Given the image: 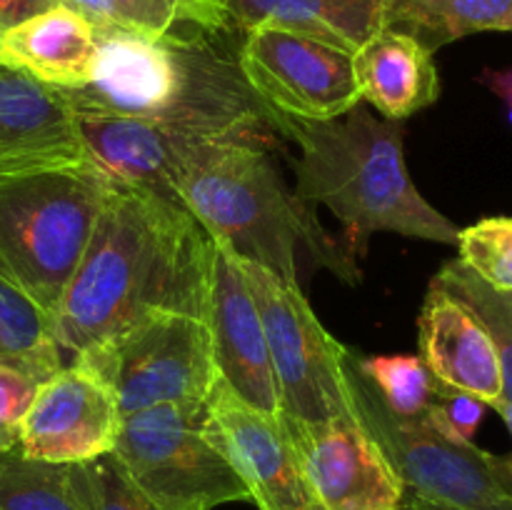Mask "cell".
Listing matches in <instances>:
<instances>
[{
    "label": "cell",
    "mask_w": 512,
    "mask_h": 510,
    "mask_svg": "<svg viewBox=\"0 0 512 510\" xmlns=\"http://www.w3.org/2000/svg\"><path fill=\"white\" fill-rule=\"evenodd\" d=\"M203 320L208 325L220 383L228 385L250 408L278 418V385L270 365L260 310L250 293L238 255L228 245L215 240Z\"/></svg>",
    "instance_id": "cell-14"
},
{
    "label": "cell",
    "mask_w": 512,
    "mask_h": 510,
    "mask_svg": "<svg viewBox=\"0 0 512 510\" xmlns=\"http://www.w3.org/2000/svg\"><path fill=\"white\" fill-rule=\"evenodd\" d=\"M460 260L498 290H512V218H483L460 230Z\"/></svg>",
    "instance_id": "cell-28"
},
{
    "label": "cell",
    "mask_w": 512,
    "mask_h": 510,
    "mask_svg": "<svg viewBox=\"0 0 512 510\" xmlns=\"http://www.w3.org/2000/svg\"><path fill=\"white\" fill-rule=\"evenodd\" d=\"M73 363L113 390L123 415L155 405H205L218 383L208 325L185 313L148 315Z\"/></svg>",
    "instance_id": "cell-9"
},
{
    "label": "cell",
    "mask_w": 512,
    "mask_h": 510,
    "mask_svg": "<svg viewBox=\"0 0 512 510\" xmlns=\"http://www.w3.org/2000/svg\"><path fill=\"white\" fill-rule=\"evenodd\" d=\"M0 33H3V30H0Z\"/></svg>",
    "instance_id": "cell-34"
},
{
    "label": "cell",
    "mask_w": 512,
    "mask_h": 510,
    "mask_svg": "<svg viewBox=\"0 0 512 510\" xmlns=\"http://www.w3.org/2000/svg\"><path fill=\"white\" fill-rule=\"evenodd\" d=\"M433 285L458 298L480 320L493 343L503 375L500 403H512V290L493 288L460 258L445 263L433 278Z\"/></svg>",
    "instance_id": "cell-24"
},
{
    "label": "cell",
    "mask_w": 512,
    "mask_h": 510,
    "mask_svg": "<svg viewBox=\"0 0 512 510\" xmlns=\"http://www.w3.org/2000/svg\"><path fill=\"white\" fill-rule=\"evenodd\" d=\"M78 10L95 28H118L163 38L180 30H225L228 13L220 0H58Z\"/></svg>",
    "instance_id": "cell-22"
},
{
    "label": "cell",
    "mask_w": 512,
    "mask_h": 510,
    "mask_svg": "<svg viewBox=\"0 0 512 510\" xmlns=\"http://www.w3.org/2000/svg\"><path fill=\"white\" fill-rule=\"evenodd\" d=\"M280 423L325 510H400V478L355 410L325 423Z\"/></svg>",
    "instance_id": "cell-13"
},
{
    "label": "cell",
    "mask_w": 512,
    "mask_h": 510,
    "mask_svg": "<svg viewBox=\"0 0 512 510\" xmlns=\"http://www.w3.org/2000/svg\"><path fill=\"white\" fill-rule=\"evenodd\" d=\"M420 358L438 383L475 395L495 408L503 398L498 355L480 320L430 283L418 318Z\"/></svg>",
    "instance_id": "cell-17"
},
{
    "label": "cell",
    "mask_w": 512,
    "mask_h": 510,
    "mask_svg": "<svg viewBox=\"0 0 512 510\" xmlns=\"http://www.w3.org/2000/svg\"><path fill=\"white\" fill-rule=\"evenodd\" d=\"M213 240L173 200L115 185L50 315L60 353L105 343L153 313L203 318Z\"/></svg>",
    "instance_id": "cell-1"
},
{
    "label": "cell",
    "mask_w": 512,
    "mask_h": 510,
    "mask_svg": "<svg viewBox=\"0 0 512 510\" xmlns=\"http://www.w3.org/2000/svg\"><path fill=\"white\" fill-rule=\"evenodd\" d=\"M485 403L475 395L463 390L448 388V385H435V398L423 418L433 425L445 438L460 440V443H473V435L478 425L483 423Z\"/></svg>",
    "instance_id": "cell-29"
},
{
    "label": "cell",
    "mask_w": 512,
    "mask_h": 510,
    "mask_svg": "<svg viewBox=\"0 0 512 510\" xmlns=\"http://www.w3.org/2000/svg\"><path fill=\"white\" fill-rule=\"evenodd\" d=\"M220 3H223V0H220Z\"/></svg>",
    "instance_id": "cell-35"
},
{
    "label": "cell",
    "mask_w": 512,
    "mask_h": 510,
    "mask_svg": "<svg viewBox=\"0 0 512 510\" xmlns=\"http://www.w3.org/2000/svg\"><path fill=\"white\" fill-rule=\"evenodd\" d=\"M238 260L263 320L280 398L278 418L325 423L353 413L345 375L348 350L325 330L300 285L253 260Z\"/></svg>",
    "instance_id": "cell-8"
},
{
    "label": "cell",
    "mask_w": 512,
    "mask_h": 510,
    "mask_svg": "<svg viewBox=\"0 0 512 510\" xmlns=\"http://www.w3.org/2000/svg\"><path fill=\"white\" fill-rule=\"evenodd\" d=\"M95 28V25H93ZM98 63L83 88L60 90L75 115H115L168 125L195 143L250 140L275 148L270 108L253 93L238 63L243 35L180 30L150 38L95 28Z\"/></svg>",
    "instance_id": "cell-2"
},
{
    "label": "cell",
    "mask_w": 512,
    "mask_h": 510,
    "mask_svg": "<svg viewBox=\"0 0 512 510\" xmlns=\"http://www.w3.org/2000/svg\"><path fill=\"white\" fill-rule=\"evenodd\" d=\"M0 510H85L70 465L28 458L20 448L0 453Z\"/></svg>",
    "instance_id": "cell-25"
},
{
    "label": "cell",
    "mask_w": 512,
    "mask_h": 510,
    "mask_svg": "<svg viewBox=\"0 0 512 510\" xmlns=\"http://www.w3.org/2000/svg\"><path fill=\"white\" fill-rule=\"evenodd\" d=\"M483 80L485 85H488L490 90H493L495 95H498L500 100H503L505 105H508V118L512 123V68L508 70H485L483 73Z\"/></svg>",
    "instance_id": "cell-32"
},
{
    "label": "cell",
    "mask_w": 512,
    "mask_h": 510,
    "mask_svg": "<svg viewBox=\"0 0 512 510\" xmlns=\"http://www.w3.org/2000/svg\"><path fill=\"white\" fill-rule=\"evenodd\" d=\"M495 410H498L500 418L505 420V425H508V430L512 435V403H498V405H495Z\"/></svg>",
    "instance_id": "cell-33"
},
{
    "label": "cell",
    "mask_w": 512,
    "mask_h": 510,
    "mask_svg": "<svg viewBox=\"0 0 512 510\" xmlns=\"http://www.w3.org/2000/svg\"><path fill=\"white\" fill-rule=\"evenodd\" d=\"M203 425L258 510H325L280 418L250 408L218 380L205 403Z\"/></svg>",
    "instance_id": "cell-11"
},
{
    "label": "cell",
    "mask_w": 512,
    "mask_h": 510,
    "mask_svg": "<svg viewBox=\"0 0 512 510\" xmlns=\"http://www.w3.org/2000/svg\"><path fill=\"white\" fill-rule=\"evenodd\" d=\"M115 185L93 163L0 185V278L53 315Z\"/></svg>",
    "instance_id": "cell-5"
},
{
    "label": "cell",
    "mask_w": 512,
    "mask_h": 510,
    "mask_svg": "<svg viewBox=\"0 0 512 510\" xmlns=\"http://www.w3.org/2000/svg\"><path fill=\"white\" fill-rule=\"evenodd\" d=\"M70 475L85 510H163L128 478L113 453L70 465Z\"/></svg>",
    "instance_id": "cell-27"
},
{
    "label": "cell",
    "mask_w": 512,
    "mask_h": 510,
    "mask_svg": "<svg viewBox=\"0 0 512 510\" xmlns=\"http://www.w3.org/2000/svg\"><path fill=\"white\" fill-rule=\"evenodd\" d=\"M98 63L93 23L68 5H53L0 33V65L58 90L83 88Z\"/></svg>",
    "instance_id": "cell-18"
},
{
    "label": "cell",
    "mask_w": 512,
    "mask_h": 510,
    "mask_svg": "<svg viewBox=\"0 0 512 510\" xmlns=\"http://www.w3.org/2000/svg\"><path fill=\"white\" fill-rule=\"evenodd\" d=\"M270 150L250 140L195 145L175 183L180 205L215 243L288 283H298L300 250L345 283H360L353 255L330 238L313 205L288 188Z\"/></svg>",
    "instance_id": "cell-4"
},
{
    "label": "cell",
    "mask_w": 512,
    "mask_h": 510,
    "mask_svg": "<svg viewBox=\"0 0 512 510\" xmlns=\"http://www.w3.org/2000/svg\"><path fill=\"white\" fill-rule=\"evenodd\" d=\"M0 363L23 370L38 383L63 368L50 318L5 278H0Z\"/></svg>",
    "instance_id": "cell-23"
},
{
    "label": "cell",
    "mask_w": 512,
    "mask_h": 510,
    "mask_svg": "<svg viewBox=\"0 0 512 510\" xmlns=\"http://www.w3.org/2000/svg\"><path fill=\"white\" fill-rule=\"evenodd\" d=\"M270 125L298 145L295 195L323 205L345 230L353 258L365 255L370 235L458 245L460 228L420 195L405 168L400 120L375 118L363 105L335 120H298L270 108Z\"/></svg>",
    "instance_id": "cell-3"
},
{
    "label": "cell",
    "mask_w": 512,
    "mask_h": 510,
    "mask_svg": "<svg viewBox=\"0 0 512 510\" xmlns=\"http://www.w3.org/2000/svg\"><path fill=\"white\" fill-rule=\"evenodd\" d=\"M238 63L268 108L298 120H335L360 105L353 55L308 35L258 25L243 33Z\"/></svg>",
    "instance_id": "cell-10"
},
{
    "label": "cell",
    "mask_w": 512,
    "mask_h": 510,
    "mask_svg": "<svg viewBox=\"0 0 512 510\" xmlns=\"http://www.w3.org/2000/svg\"><path fill=\"white\" fill-rule=\"evenodd\" d=\"M78 128L88 160L108 175L110 183L180 205L175 190L178 173L200 143L153 120L115 115H78Z\"/></svg>",
    "instance_id": "cell-16"
},
{
    "label": "cell",
    "mask_w": 512,
    "mask_h": 510,
    "mask_svg": "<svg viewBox=\"0 0 512 510\" xmlns=\"http://www.w3.org/2000/svg\"><path fill=\"white\" fill-rule=\"evenodd\" d=\"M60 5L58 0H0V30L10 28V25L23 23L30 15H38L43 10Z\"/></svg>",
    "instance_id": "cell-31"
},
{
    "label": "cell",
    "mask_w": 512,
    "mask_h": 510,
    "mask_svg": "<svg viewBox=\"0 0 512 510\" xmlns=\"http://www.w3.org/2000/svg\"><path fill=\"white\" fill-rule=\"evenodd\" d=\"M238 33L273 25L353 55L385 28L388 0H223Z\"/></svg>",
    "instance_id": "cell-20"
},
{
    "label": "cell",
    "mask_w": 512,
    "mask_h": 510,
    "mask_svg": "<svg viewBox=\"0 0 512 510\" xmlns=\"http://www.w3.org/2000/svg\"><path fill=\"white\" fill-rule=\"evenodd\" d=\"M358 365L378 390L385 408L398 418H423L433 403L438 380L420 355H373L358 358Z\"/></svg>",
    "instance_id": "cell-26"
},
{
    "label": "cell",
    "mask_w": 512,
    "mask_h": 510,
    "mask_svg": "<svg viewBox=\"0 0 512 510\" xmlns=\"http://www.w3.org/2000/svg\"><path fill=\"white\" fill-rule=\"evenodd\" d=\"M38 385L23 370L0 363V453L18 448L23 415Z\"/></svg>",
    "instance_id": "cell-30"
},
{
    "label": "cell",
    "mask_w": 512,
    "mask_h": 510,
    "mask_svg": "<svg viewBox=\"0 0 512 510\" xmlns=\"http://www.w3.org/2000/svg\"><path fill=\"white\" fill-rule=\"evenodd\" d=\"M353 75L360 100L403 123L430 108L440 95L433 53L400 30L383 28L353 53Z\"/></svg>",
    "instance_id": "cell-19"
},
{
    "label": "cell",
    "mask_w": 512,
    "mask_h": 510,
    "mask_svg": "<svg viewBox=\"0 0 512 510\" xmlns=\"http://www.w3.org/2000/svg\"><path fill=\"white\" fill-rule=\"evenodd\" d=\"M385 28L413 35L435 53L465 35L512 33V0H388Z\"/></svg>",
    "instance_id": "cell-21"
},
{
    "label": "cell",
    "mask_w": 512,
    "mask_h": 510,
    "mask_svg": "<svg viewBox=\"0 0 512 510\" xmlns=\"http://www.w3.org/2000/svg\"><path fill=\"white\" fill-rule=\"evenodd\" d=\"M120 413L113 390L85 365H63L38 385L20 425V453L78 465L113 453Z\"/></svg>",
    "instance_id": "cell-12"
},
{
    "label": "cell",
    "mask_w": 512,
    "mask_h": 510,
    "mask_svg": "<svg viewBox=\"0 0 512 510\" xmlns=\"http://www.w3.org/2000/svg\"><path fill=\"white\" fill-rule=\"evenodd\" d=\"M345 375L360 423L403 485L400 510H512V458L445 438L425 418H398L348 350Z\"/></svg>",
    "instance_id": "cell-6"
},
{
    "label": "cell",
    "mask_w": 512,
    "mask_h": 510,
    "mask_svg": "<svg viewBox=\"0 0 512 510\" xmlns=\"http://www.w3.org/2000/svg\"><path fill=\"white\" fill-rule=\"evenodd\" d=\"M205 405H155L123 415L113 455L163 510H213L250 500L243 478L205 433Z\"/></svg>",
    "instance_id": "cell-7"
},
{
    "label": "cell",
    "mask_w": 512,
    "mask_h": 510,
    "mask_svg": "<svg viewBox=\"0 0 512 510\" xmlns=\"http://www.w3.org/2000/svg\"><path fill=\"white\" fill-rule=\"evenodd\" d=\"M85 163L78 115L65 95L0 65V185Z\"/></svg>",
    "instance_id": "cell-15"
}]
</instances>
